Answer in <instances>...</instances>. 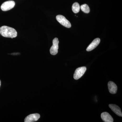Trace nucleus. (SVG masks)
Listing matches in <instances>:
<instances>
[{
  "label": "nucleus",
  "mask_w": 122,
  "mask_h": 122,
  "mask_svg": "<svg viewBox=\"0 0 122 122\" xmlns=\"http://www.w3.org/2000/svg\"><path fill=\"white\" fill-rule=\"evenodd\" d=\"M0 34L4 37L14 38L16 37L17 33L15 29L7 26L0 28Z\"/></svg>",
  "instance_id": "nucleus-1"
},
{
  "label": "nucleus",
  "mask_w": 122,
  "mask_h": 122,
  "mask_svg": "<svg viewBox=\"0 0 122 122\" xmlns=\"http://www.w3.org/2000/svg\"><path fill=\"white\" fill-rule=\"evenodd\" d=\"M56 19L57 21L63 26L67 28L71 27V25L70 22L64 16L60 15H57Z\"/></svg>",
  "instance_id": "nucleus-2"
},
{
  "label": "nucleus",
  "mask_w": 122,
  "mask_h": 122,
  "mask_svg": "<svg viewBox=\"0 0 122 122\" xmlns=\"http://www.w3.org/2000/svg\"><path fill=\"white\" fill-rule=\"evenodd\" d=\"M15 5V2L14 1H8L2 4L1 6V9L4 11H8L13 8Z\"/></svg>",
  "instance_id": "nucleus-3"
},
{
  "label": "nucleus",
  "mask_w": 122,
  "mask_h": 122,
  "mask_svg": "<svg viewBox=\"0 0 122 122\" xmlns=\"http://www.w3.org/2000/svg\"><path fill=\"white\" fill-rule=\"evenodd\" d=\"M59 41L57 38H55L53 41V45L50 49V53L52 55H56L58 52Z\"/></svg>",
  "instance_id": "nucleus-4"
},
{
  "label": "nucleus",
  "mask_w": 122,
  "mask_h": 122,
  "mask_svg": "<svg viewBox=\"0 0 122 122\" xmlns=\"http://www.w3.org/2000/svg\"><path fill=\"white\" fill-rule=\"evenodd\" d=\"M86 70V68L85 66H82L77 68L74 74V78L75 80L79 79L85 74Z\"/></svg>",
  "instance_id": "nucleus-5"
},
{
  "label": "nucleus",
  "mask_w": 122,
  "mask_h": 122,
  "mask_svg": "<svg viewBox=\"0 0 122 122\" xmlns=\"http://www.w3.org/2000/svg\"><path fill=\"white\" fill-rule=\"evenodd\" d=\"M40 117L39 114H31L26 116L25 119V122H33L37 121Z\"/></svg>",
  "instance_id": "nucleus-6"
},
{
  "label": "nucleus",
  "mask_w": 122,
  "mask_h": 122,
  "mask_svg": "<svg viewBox=\"0 0 122 122\" xmlns=\"http://www.w3.org/2000/svg\"><path fill=\"white\" fill-rule=\"evenodd\" d=\"M100 38H96L94 39L93 41L90 44L86 49L87 51H90L95 49L98 45L100 43Z\"/></svg>",
  "instance_id": "nucleus-7"
},
{
  "label": "nucleus",
  "mask_w": 122,
  "mask_h": 122,
  "mask_svg": "<svg viewBox=\"0 0 122 122\" xmlns=\"http://www.w3.org/2000/svg\"><path fill=\"white\" fill-rule=\"evenodd\" d=\"M109 107L115 113L120 117H122V113L121 109L117 105L114 104H110Z\"/></svg>",
  "instance_id": "nucleus-8"
},
{
  "label": "nucleus",
  "mask_w": 122,
  "mask_h": 122,
  "mask_svg": "<svg viewBox=\"0 0 122 122\" xmlns=\"http://www.w3.org/2000/svg\"><path fill=\"white\" fill-rule=\"evenodd\" d=\"M101 117L102 119L104 122H114L113 118L107 112H103L101 114Z\"/></svg>",
  "instance_id": "nucleus-9"
},
{
  "label": "nucleus",
  "mask_w": 122,
  "mask_h": 122,
  "mask_svg": "<svg viewBox=\"0 0 122 122\" xmlns=\"http://www.w3.org/2000/svg\"><path fill=\"white\" fill-rule=\"evenodd\" d=\"M108 89L109 91L111 94L116 93L117 90V85L113 82L110 81L108 83Z\"/></svg>",
  "instance_id": "nucleus-10"
},
{
  "label": "nucleus",
  "mask_w": 122,
  "mask_h": 122,
  "mask_svg": "<svg viewBox=\"0 0 122 122\" xmlns=\"http://www.w3.org/2000/svg\"><path fill=\"white\" fill-rule=\"evenodd\" d=\"M72 10L73 12L75 13H77L79 12L80 10V6L78 2L74 3L72 6Z\"/></svg>",
  "instance_id": "nucleus-11"
},
{
  "label": "nucleus",
  "mask_w": 122,
  "mask_h": 122,
  "mask_svg": "<svg viewBox=\"0 0 122 122\" xmlns=\"http://www.w3.org/2000/svg\"><path fill=\"white\" fill-rule=\"evenodd\" d=\"M81 10L83 11V12L86 13H88L90 12V9L89 6L87 4H85L81 5Z\"/></svg>",
  "instance_id": "nucleus-12"
},
{
  "label": "nucleus",
  "mask_w": 122,
  "mask_h": 122,
  "mask_svg": "<svg viewBox=\"0 0 122 122\" xmlns=\"http://www.w3.org/2000/svg\"><path fill=\"white\" fill-rule=\"evenodd\" d=\"M1 85V82L0 80V87Z\"/></svg>",
  "instance_id": "nucleus-13"
}]
</instances>
